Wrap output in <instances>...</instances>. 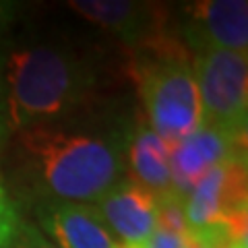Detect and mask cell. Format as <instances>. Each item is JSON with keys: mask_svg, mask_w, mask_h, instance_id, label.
<instances>
[{"mask_svg": "<svg viewBox=\"0 0 248 248\" xmlns=\"http://www.w3.org/2000/svg\"><path fill=\"white\" fill-rule=\"evenodd\" d=\"M11 15H13V4L9 2H0V31H2L11 21Z\"/></svg>", "mask_w": 248, "mask_h": 248, "instance_id": "2e32d148", "label": "cell"}, {"mask_svg": "<svg viewBox=\"0 0 248 248\" xmlns=\"http://www.w3.org/2000/svg\"><path fill=\"white\" fill-rule=\"evenodd\" d=\"M232 248H248V242H238V244H234Z\"/></svg>", "mask_w": 248, "mask_h": 248, "instance_id": "ac0fdd59", "label": "cell"}, {"mask_svg": "<svg viewBox=\"0 0 248 248\" xmlns=\"http://www.w3.org/2000/svg\"><path fill=\"white\" fill-rule=\"evenodd\" d=\"M246 157L213 166L184 199L188 232L246 217Z\"/></svg>", "mask_w": 248, "mask_h": 248, "instance_id": "5b68a950", "label": "cell"}, {"mask_svg": "<svg viewBox=\"0 0 248 248\" xmlns=\"http://www.w3.org/2000/svg\"><path fill=\"white\" fill-rule=\"evenodd\" d=\"M4 85L9 128L19 133L75 114L89 99L93 73L71 50L33 46L4 58Z\"/></svg>", "mask_w": 248, "mask_h": 248, "instance_id": "7a4b0ae2", "label": "cell"}, {"mask_svg": "<svg viewBox=\"0 0 248 248\" xmlns=\"http://www.w3.org/2000/svg\"><path fill=\"white\" fill-rule=\"evenodd\" d=\"M201 126L234 139H246L248 116V58L246 54L201 48L192 54Z\"/></svg>", "mask_w": 248, "mask_h": 248, "instance_id": "277c9868", "label": "cell"}, {"mask_svg": "<svg viewBox=\"0 0 248 248\" xmlns=\"http://www.w3.org/2000/svg\"><path fill=\"white\" fill-rule=\"evenodd\" d=\"M11 248H58L56 244H52L50 240H46L42 236V232L31 223H21L19 234L15 238V242Z\"/></svg>", "mask_w": 248, "mask_h": 248, "instance_id": "4fadbf2b", "label": "cell"}, {"mask_svg": "<svg viewBox=\"0 0 248 248\" xmlns=\"http://www.w3.org/2000/svg\"><path fill=\"white\" fill-rule=\"evenodd\" d=\"M21 213L19 207L6 188L4 176L0 172V248H11L21 228Z\"/></svg>", "mask_w": 248, "mask_h": 248, "instance_id": "7c38bea8", "label": "cell"}, {"mask_svg": "<svg viewBox=\"0 0 248 248\" xmlns=\"http://www.w3.org/2000/svg\"><path fill=\"white\" fill-rule=\"evenodd\" d=\"M130 77L137 83L149 126L166 143L174 145L199 128V91L192 54L184 40L166 29L133 48Z\"/></svg>", "mask_w": 248, "mask_h": 248, "instance_id": "3957f363", "label": "cell"}, {"mask_svg": "<svg viewBox=\"0 0 248 248\" xmlns=\"http://www.w3.org/2000/svg\"><path fill=\"white\" fill-rule=\"evenodd\" d=\"M186 240L188 238L155 228V232L149 236V240L143 244V248H186Z\"/></svg>", "mask_w": 248, "mask_h": 248, "instance_id": "5bb4252c", "label": "cell"}, {"mask_svg": "<svg viewBox=\"0 0 248 248\" xmlns=\"http://www.w3.org/2000/svg\"><path fill=\"white\" fill-rule=\"evenodd\" d=\"M186 248H201V246H197L195 242H190V240H186Z\"/></svg>", "mask_w": 248, "mask_h": 248, "instance_id": "d6986e66", "label": "cell"}, {"mask_svg": "<svg viewBox=\"0 0 248 248\" xmlns=\"http://www.w3.org/2000/svg\"><path fill=\"white\" fill-rule=\"evenodd\" d=\"M42 228L58 248H116L118 242L108 230L95 205L68 201L35 203Z\"/></svg>", "mask_w": 248, "mask_h": 248, "instance_id": "9c48e42d", "label": "cell"}, {"mask_svg": "<svg viewBox=\"0 0 248 248\" xmlns=\"http://www.w3.org/2000/svg\"><path fill=\"white\" fill-rule=\"evenodd\" d=\"M184 23L188 50L217 48L246 54L248 50V2L246 0H207L186 9Z\"/></svg>", "mask_w": 248, "mask_h": 248, "instance_id": "52a82bcc", "label": "cell"}, {"mask_svg": "<svg viewBox=\"0 0 248 248\" xmlns=\"http://www.w3.org/2000/svg\"><path fill=\"white\" fill-rule=\"evenodd\" d=\"M93 205L124 244H145L157 228V197L135 178H120Z\"/></svg>", "mask_w": 248, "mask_h": 248, "instance_id": "ba28073f", "label": "cell"}, {"mask_svg": "<svg viewBox=\"0 0 248 248\" xmlns=\"http://www.w3.org/2000/svg\"><path fill=\"white\" fill-rule=\"evenodd\" d=\"M246 139H234L219 130L201 126L170 149V186L184 201L209 170L234 157H244Z\"/></svg>", "mask_w": 248, "mask_h": 248, "instance_id": "8992f818", "label": "cell"}, {"mask_svg": "<svg viewBox=\"0 0 248 248\" xmlns=\"http://www.w3.org/2000/svg\"><path fill=\"white\" fill-rule=\"evenodd\" d=\"M13 170L40 201L89 203L124 178L126 135L48 122L15 133Z\"/></svg>", "mask_w": 248, "mask_h": 248, "instance_id": "6da1fadb", "label": "cell"}, {"mask_svg": "<svg viewBox=\"0 0 248 248\" xmlns=\"http://www.w3.org/2000/svg\"><path fill=\"white\" fill-rule=\"evenodd\" d=\"M116 248H143V244H118Z\"/></svg>", "mask_w": 248, "mask_h": 248, "instance_id": "e0dca14e", "label": "cell"}, {"mask_svg": "<svg viewBox=\"0 0 248 248\" xmlns=\"http://www.w3.org/2000/svg\"><path fill=\"white\" fill-rule=\"evenodd\" d=\"M68 6L85 19L112 31L133 48L168 29V11L157 4L128 0H75Z\"/></svg>", "mask_w": 248, "mask_h": 248, "instance_id": "30bf717a", "label": "cell"}, {"mask_svg": "<svg viewBox=\"0 0 248 248\" xmlns=\"http://www.w3.org/2000/svg\"><path fill=\"white\" fill-rule=\"evenodd\" d=\"M9 116H6V85H4V58L0 54V149L9 137Z\"/></svg>", "mask_w": 248, "mask_h": 248, "instance_id": "9a60e30c", "label": "cell"}, {"mask_svg": "<svg viewBox=\"0 0 248 248\" xmlns=\"http://www.w3.org/2000/svg\"><path fill=\"white\" fill-rule=\"evenodd\" d=\"M170 149L147 122H137L126 135V159L133 178L149 188L155 197L172 192L170 186Z\"/></svg>", "mask_w": 248, "mask_h": 248, "instance_id": "8fae6325", "label": "cell"}]
</instances>
